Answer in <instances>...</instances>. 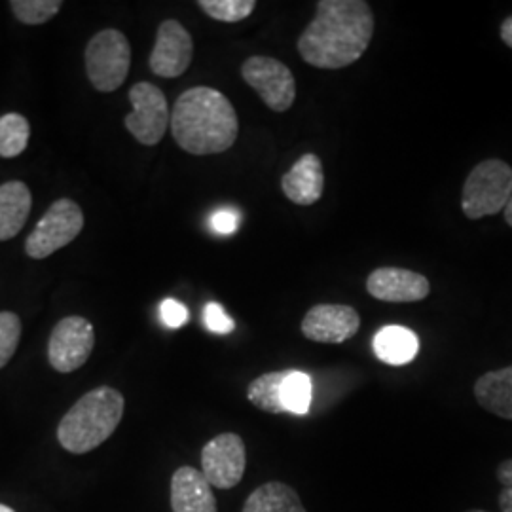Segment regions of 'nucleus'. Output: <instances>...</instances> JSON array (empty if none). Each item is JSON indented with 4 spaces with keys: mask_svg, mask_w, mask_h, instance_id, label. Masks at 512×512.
<instances>
[{
    "mask_svg": "<svg viewBox=\"0 0 512 512\" xmlns=\"http://www.w3.org/2000/svg\"><path fill=\"white\" fill-rule=\"evenodd\" d=\"M31 139V126L25 116L18 112H8L0 116V158H18Z\"/></svg>",
    "mask_w": 512,
    "mask_h": 512,
    "instance_id": "21",
    "label": "nucleus"
},
{
    "mask_svg": "<svg viewBox=\"0 0 512 512\" xmlns=\"http://www.w3.org/2000/svg\"><path fill=\"white\" fill-rule=\"evenodd\" d=\"M323 188L325 175L321 158L317 154H304L281 179V190L287 200L304 207L319 202Z\"/></svg>",
    "mask_w": 512,
    "mask_h": 512,
    "instance_id": "15",
    "label": "nucleus"
},
{
    "mask_svg": "<svg viewBox=\"0 0 512 512\" xmlns=\"http://www.w3.org/2000/svg\"><path fill=\"white\" fill-rule=\"evenodd\" d=\"M171 133L188 154H220L234 147L238 139V114L219 90L207 86L190 88L173 107Z\"/></svg>",
    "mask_w": 512,
    "mask_h": 512,
    "instance_id": "2",
    "label": "nucleus"
},
{
    "mask_svg": "<svg viewBox=\"0 0 512 512\" xmlns=\"http://www.w3.org/2000/svg\"><path fill=\"white\" fill-rule=\"evenodd\" d=\"M503 217H505V222L512 228V198L509 200V203H507V207L503 209Z\"/></svg>",
    "mask_w": 512,
    "mask_h": 512,
    "instance_id": "32",
    "label": "nucleus"
},
{
    "mask_svg": "<svg viewBox=\"0 0 512 512\" xmlns=\"http://www.w3.org/2000/svg\"><path fill=\"white\" fill-rule=\"evenodd\" d=\"M82 228L84 213L80 205L67 198L57 200L29 234L25 241V253L35 260H44L73 243L80 236Z\"/></svg>",
    "mask_w": 512,
    "mask_h": 512,
    "instance_id": "6",
    "label": "nucleus"
},
{
    "mask_svg": "<svg viewBox=\"0 0 512 512\" xmlns=\"http://www.w3.org/2000/svg\"><path fill=\"white\" fill-rule=\"evenodd\" d=\"M374 27L376 19L365 0H321L298 38V54L315 69H344L363 57Z\"/></svg>",
    "mask_w": 512,
    "mask_h": 512,
    "instance_id": "1",
    "label": "nucleus"
},
{
    "mask_svg": "<svg viewBox=\"0 0 512 512\" xmlns=\"http://www.w3.org/2000/svg\"><path fill=\"white\" fill-rule=\"evenodd\" d=\"M194 57V40L177 19H165L158 27L156 44L150 54V71L162 78H179Z\"/></svg>",
    "mask_w": 512,
    "mask_h": 512,
    "instance_id": "11",
    "label": "nucleus"
},
{
    "mask_svg": "<svg viewBox=\"0 0 512 512\" xmlns=\"http://www.w3.org/2000/svg\"><path fill=\"white\" fill-rule=\"evenodd\" d=\"M281 403L287 414L306 416L310 412L311 380L300 370H289L281 387Z\"/></svg>",
    "mask_w": 512,
    "mask_h": 512,
    "instance_id": "22",
    "label": "nucleus"
},
{
    "mask_svg": "<svg viewBox=\"0 0 512 512\" xmlns=\"http://www.w3.org/2000/svg\"><path fill=\"white\" fill-rule=\"evenodd\" d=\"M203 321H205V327L215 334H230L234 330V319L217 302H211L205 306Z\"/></svg>",
    "mask_w": 512,
    "mask_h": 512,
    "instance_id": "26",
    "label": "nucleus"
},
{
    "mask_svg": "<svg viewBox=\"0 0 512 512\" xmlns=\"http://www.w3.org/2000/svg\"><path fill=\"white\" fill-rule=\"evenodd\" d=\"M241 512H308L298 492L285 482H266L247 497Z\"/></svg>",
    "mask_w": 512,
    "mask_h": 512,
    "instance_id": "19",
    "label": "nucleus"
},
{
    "mask_svg": "<svg viewBox=\"0 0 512 512\" xmlns=\"http://www.w3.org/2000/svg\"><path fill=\"white\" fill-rule=\"evenodd\" d=\"M366 291L372 298L382 302L412 304L429 296L431 283L418 272L397 266H384L368 275Z\"/></svg>",
    "mask_w": 512,
    "mask_h": 512,
    "instance_id": "13",
    "label": "nucleus"
},
{
    "mask_svg": "<svg viewBox=\"0 0 512 512\" xmlns=\"http://www.w3.org/2000/svg\"><path fill=\"white\" fill-rule=\"evenodd\" d=\"M131 46L118 29L99 31L86 46V73L97 92H116L128 78Z\"/></svg>",
    "mask_w": 512,
    "mask_h": 512,
    "instance_id": "5",
    "label": "nucleus"
},
{
    "mask_svg": "<svg viewBox=\"0 0 512 512\" xmlns=\"http://www.w3.org/2000/svg\"><path fill=\"white\" fill-rule=\"evenodd\" d=\"M499 509L501 512H512V490H503L499 494Z\"/></svg>",
    "mask_w": 512,
    "mask_h": 512,
    "instance_id": "31",
    "label": "nucleus"
},
{
    "mask_svg": "<svg viewBox=\"0 0 512 512\" xmlns=\"http://www.w3.org/2000/svg\"><path fill=\"white\" fill-rule=\"evenodd\" d=\"M0 512H16L14 509H10V507H6V505H0Z\"/></svg>",
    "mask_w": 512,
    "mask_h": 512,
    "instance_id": "33",
    "label": "nucleus"
},
{
    "mask_svg": "<svg viewBox=\"0 0 512 512\" xmlns=\"http://www.w3.org/2000/svg\"><path fill=\"white\" fill-rule=\"evenodd\" d=\"M61 0H14L10 8L14 16L25 25H42L57 16L61 10Z\"/></svg>",
    "mask_w": 512,
    "mask_h": 512,
    "instance_id": "24",
    "label": "nucleus"
},
{
    "mask_svg": "<svg viewBox=\"0 0 512 512\" xmlns=\"http://www.w3.org/2000/svg\"><path fill=\"white\" fill-rule=\"evenodd\" d=\"M129 103L133 107L126 116L129 133L141 145H158L164 139L167 126L171 124V114L167 109L164 92L150 82H137L129 90Z\"/></svg>",
    "mask_w": 512,
    "mask_h": 512,
    "instance_id": "8",
    "label": "nucleus"
},
{
    "mask_svg": "<svg viewBox=\"0 0 512 512\" xmlns=\"http://www.w3.org/2000/svg\"><path fill=\"white\" fill-rule=\"evenodd\" d=\"M93 346L95 332L92 323L80 315H69L52 330L48 342V361L57 372L71 374L88 363Z\"/></svg>",
    "mask_w": 512,
    "mask_h": 512,
    "instance_id": "9",
    "label": "nucleus"
},
{
    "mask_svg": "<svg viewBox=\"0 0 512 512\" xmlns=\"http://www.w3.org/2000/svg\"><path fill=\"white\" fill-rule=\"evenodd\" d=\"M160 317H162L165 327L179 329L188 321V310L184 308L181 302H177L173 298H167L160 306Z\"/></svg>",
    "mask_w": 512,
    "mask_h": 512,
    "instance_id": "28",
    "label": "nucleus"
},
{
    "mask_svg": "<svg viewBox=\"0 0 512 512\" xmlns=\"http://www.w3.org/2000/svg\"><path fill=\"white\" fill-rule=\"evenodd\" d=\"M198 6L209 18L222 23H238L255 12V0H200Z\"/></svg>",
    "mask_w": 512,
    "mask_h": 512,
    "instance_id": "23",
    "label": "nucleus"
},
{
    "mask_svg": "<svg viewBox=\"0 0 512 512\" xmlns=\"http://www.w3.org/2000/svg\"><path fill=\"white\" fill-rule=\"evenodd\" d=\"M21 319L12 311H0V368L10 363L19 346Z\"/></svg>",
    "mask_w": 512,
    "mask_h": 512,
    "instance_id": "25",
    "label": "nucleus"
},
{
    "mask_svg": "<svg viewBox=\"0 0 512 512\" xmlns=\"http://www.w3.org/2000/svg\"><path fill=\"white\" fill-rule=\"evenodd\" d=\"M31 190L21 181L0 186V241L16 238L31 213Z\"/></svg>",
    "mask_w": 512,
    "mask_h": 512,
    "instance_id": "17",
    "label": "nucleus"
},
{
    "mask_svg": "<svg viewBox=\"0 0 512 512\" xmlns=\"http://www.w3.org/2000/svg\"><path fill=\"white\" fill-rule=\"evenodd\" d=\"M361 329V317L351 306L319 304L306 311L300 330L317 344H344Z\"/></svg>",
    "mask_w": 512,
    "mask_h": 512,
    "instance_id": "12",
    "label": "nucleus"
},
{
    "mask_svg": "<svg viewBox=\"0 0 512 512\" xmlns=\"http://www.w3.org/2000/svg\"><path fill=\"white\" fill-rule=\"evenodd\" d=\"M247 450L236 433H222L209 440L202 450L203 476L213 488L232 490L245 475Z\"/></svg>",
    "mask_w": 512,
    "mask_h": 512,
    "instance_id": "10",
    "label": "nucleus"
},
{
    "mask_svg": "<svg viewBox=\"0 0 512 512\" xmlns=\"http://www.w3.org/2000/svg\"><path fill=\"white\" fill-rule=\"evenodd\" d=\"M243 80L255 90L268 109L287 112L296 99L294 74L285 63L268 55H253L241 65Z\"/></svg>",
    "mask_w": 512,
    "mask_h": 512,
    "instance_id": "7",
    "label": "nucleus"
},
{
    "mask_svg": "<svg viewBox=\"0 0 512 512\" xmlns=\"http://www.w3.org/2000/svg\"><path fill=\"white\" fill-rule=\"evenodd\" d=\"M171 511L217 512L213 486L200 469L179 467L171 476Z\"/></svg>",
    "mask_w": 512,
    "mask_h": 512,
    "instance_id": "14",
    "label": "nucleus"
},
{
    "mask_svg": "<svg viewBox=\"0 0 512 512\" xmlns=\"http://www.w3.org/2000/svg\"><path fill=\"white\" fill-rule=\"evenodd\" d=\"M495 475H497V480L501 482L503 490H512V459L499 463Z\"/></svg>",
    "mask_w": 512,
    "mask_h": 512,
    "instance_id": "29",
    "label": "nucleus"
},
{
    "mask_svg": "<svg viewBox=\"0 0 512 512\" xmlns=\"http://www.w3.org/2000/svg\"><path fill=\"white\" fill-rule=\"evenodd\" d=\"M420 342L412 330L404 327H385L374 338L376 357L391 366L408 365L418 355Z\"/></svg>",
    "mask_w": 512,
    "mask_h": 512,
    "instance_id": "18",
    "label": "nucleus"
},
{
    "mask_svg": "<svg viewBox=\"0 0 512 512\" xmlns=\"http://www.w3.org/2000/svg\"><path fill=\"white\" fill-rule=\"evenodd\" d=\"M124 395L109 387H97L73 404L57 427L59 444L71 454H88L112 437L124 416Z\"/></svg>",
    "mask_w": 512,
    "mask_h": 512,
    "instance_id": "3",
    "label": "nucleus"
},
{
    "mask_svg": "<svg viewBox=\"0 0 512 512\" xmlns=\"http://www.w3.org/2000/svg\"><path fill=\"white\" fill-rule=\"evenodd\" d=\"M239 220H241V215L236 209L224 207V209H219V211L213 213L211 228H213V232H217L220 236H232L239 228Z\"/></svg>",
    "mask_w": 512,
    "mask_h": 512,
    "instance_id": "27",
    "label": "nucleus"
},
{
    "mask_svg": "<svg viewBox=\"0 0 512 512\" xmlns=\"http://www.w3.org/2000/svg\"><path fill=\"white\" fill-rule=\"evenodd\" d=\"M475 399L486 412L512 421V366L482 374L476 380Z\"/></svg>",
    "mask_w": 512,
    "mask_h": 512,
    "instance_id": "16",
    "label": "nucleus"
},
{
    "mask_svg": "<svg viewBox=\"0 0 512 512\" xmlns=\"http://www.w3.org/2000/svg\"><path fill=\"white\" fill-rule=\"evenodd\" d=\"M467 512H488V511H480V509H473V511H467Z\"/></svg>",
    "mask_w": 512,
    "mask_h": 512,
    "instance_id": "34",
    "label": "nucleus"
},
{
    "mask_svg": "<svg viewBox=\"0 0 512 512\" xmlns=\"http://www.w3.org/2000/svg\"><path fill=\"white\" fill-rule=\"evenodd\" d=\"M512 198V167L503 160H484L463 184L461 209L469 220L501 213Z\"/></svg>",
    "mask_w": 512,
    "mask_h": 512,
    "instance_id": "4",
    "label": "nucleus"
},
{
    "mask_svg": "<svg viewBox=\"0 0 512 512\" xmlns=\"http://www.w3.org/2000/svg\"><path fill=\"white\" fill-rule=\"evenodd\" d=\"M499 35H501V40H503L509 48H512V16L501 23Z\"/></svg>",
    "mask_w": 512,
    "mask_h": 512,
    "instance_id": "30",
    "label": "nucleus"
},
{
    "mask_svg": "<svg viewBox=\"0 0 512 512\" xmlns=\"http://www.w3.org/2000/svg\"><path fill=\"white\" fill-rule=\"evenodd\" d=\"M289 370L266 372L247 385V399L258 410L268 414H287L281 403V387Z\"/></svg>",
    "mask_w": 512,
    "mask_h": 512,
    "instance_id": "20",
    "label": "nucleus"
}]
</instances>
